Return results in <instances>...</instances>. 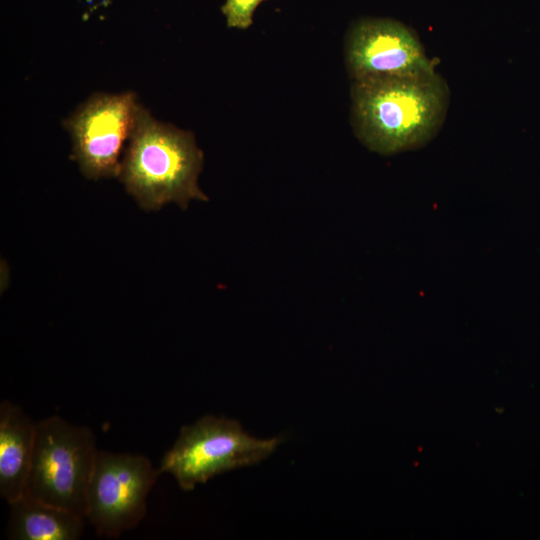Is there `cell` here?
<instances>
[{
  "label": "cell",
  "mask_w": 540,
  "mask_h": 540,
  "mask_svg": "<svg viewBox=\"0 0 540 540\" xmlns=\"http://www.w3.org/2000/svg\"><path fill=\"white\" fill-rule=\"evenodd\" d=\"M351 95L357 137L383 155L427 144L442 127L450 102L448 84L436 71L355 80Z\"/></svg>",
  "instance_id": "obj_1"
},
{
  "label": "cell",
  "mask_w": 540,
  "mask_h": 540,
  "mask_svg": "<svg viewBox=\"0 0 540 540\" xmlns=\"http://www.w3.org/2000/svg\"><path fill=\"white\" fill-rule=\"evenodd\" d=\"M202 165L191 132L157 121L139 105L117 177L141 208L175 202L186 209L191 200H208L197 183Z\"/></svg>",
  "instance_id": "obj_2"
},
{
  "label": "cell",
  "mask_w": 540,
  "mask_h": 540,
  "mask_svg": "<svg viewBox=\"0 0 540 540\" xmlns=\"http://www.w3.org/2000/svg\"><path fill=\"white\" fill-rule=\"evenodd\" d=\"M282 440L258 439L236 420L205 415L181 428L158 471L171 474L182 490L191 491L217 475L262 462Z\"/></svg>",
  "instance_id": "obj_3"
},
{
  "label": "cell",
  "mask_w": 540,
  "mask_h": 540,
  "mask_svg": "<svg viewBox=\"0 0 540 540\" xmlns=\"http://www.w3.org/2000/svg\"><path fill=\"white\" fill-rule=\"evenodd\" d=\"M98 449L93 432L53 415L36 422L25 495L85 517L86 494Z\"/></svg>",
  "instance_id": "obj_4"
},
{
  "label": "cell",
  "mask_w": 540,
  "mask_h": 540,
  "mask_svg": "<svg viewBox=\"0 0 540 540\" xmlns=\"http://www.w3.org/2000/svg\"><path fill=\"white\" fill-rule=\"evenodd\" d=\"M159 475L145 455L98 450L85 509L97 535L117 538L135 528L146 515L148 495Z\"/></svg>",
  "instance_id": "obj_5"
},
{
  "label": "cell",
  "mask_w": 540,
  "mask_h": 540,
  "mask_svg": "<svg viewBox=\"0 0 540 540\" xmlns=\"http://www.w3.org/2000/svg\"><path fill=\"white\" fill-rule=\"evenodd\" d=\"M139 105L132 91L95 93L63 121L73 142L71 158L84 176H118Z\"/></svg>",
  "instance_id": "obj_6"
},
{
  "label": "cell",
  "mask_w": 540,
  "mask_h": 540,
  "mask_svg": "<svg viewBox=\"0 0 540 540\" xmlns=\"http://www.w3.org/2000/svg\"><path fill=\"white\" fill-rule=\"evenodd\" d=\"M346 61L354 81L435 71L418 36L388 18H365L352 26Z\"/></svg>",
  "instance_id": "obj_7"
},
{
  "label": "cell",
  "mask_w": 540,
  "mask_h": 540,
  "mask_svg": "<svg viewBox=\"0 0 540 540\" xmlns=\"http://www.w3.org/2000/svg\"><path fill=\"white\" fill-rule=\"evenodd\" d=\"M36 422L10 401L0 404V495L10 505L25 495Z\"/></svg>",
  "instance_id": "obj_8"
},
{
  "label": "cell",
  "mask_w": 540,
  "mask_h": 540,
  "mask_svg": "<svg viewBox=\"0 0 540 540\" xmlns=\"http://www.w3.org/2000/svg\"><path fill=\"white\" fill-rule=\"evenodd\" d=\"M7 537L11 540H77L85 517L24 495L10 504Z\"/></svg>",
  "instance_id": "obj_9"
},
{
  "label": "cell",
  "mask_w": 540,
  "mask_h": 540,
  "mask_svg": "<svg viewBox=\"0 0 540 540\" xmlns=\"http://www.w3.org/2000/svg\"><path fill=\"white\" fill-rule=\"evenodd\" d=\"M265 0H226L221 11L230 28L247 29L253 23L256 8Z\"/></svg>",
  "instance_id": "obj_10"
}]
</instances>
